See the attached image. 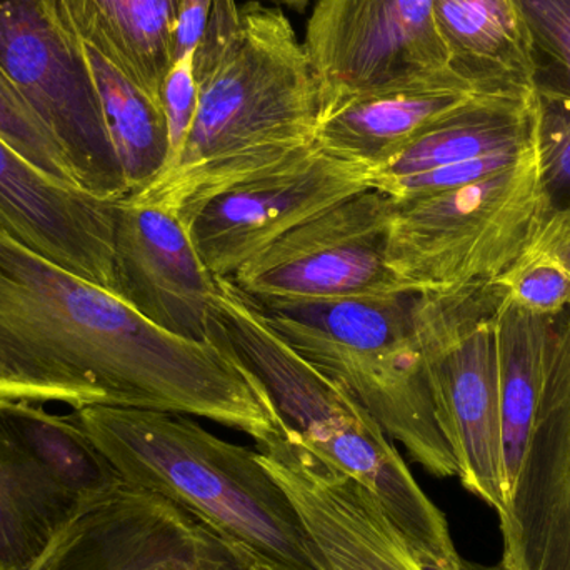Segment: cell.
<instances>
[{
    "label": "cell",
    "instance_id": "obj_16",
    "mask_svg": "<svg viewBox=\"0 0 570 570\" xmlns=\"http://www.w3.org/2000/svg\"><path fill=\"white\" fill-rule=\"evenodd\" d=\"M59 183L0 139V230L117 295V204Z\"/></svg>",
    "mask_w": 570,
    "mask_h": 570
},
{
    "label": "cell",
    "instance_id": "obj_8",
    "mask_svg": "<svg viewBox=\"0 0 570 570\" xmlns=\"http://www.w3.org/2000/svg\"><path fill=\"white\" fill-rule=\"evenodd\" d=\"M0 72L59 144L77 186L127 199L86 43L63 0H0Z\"/></svg>",
    "mask_w": 570,
    "mask_h": 570
},
{
    "label": "cell",
    "instance_id": "obj_34",
    "mask_svg": "<svg viewBox=\"0 0 570 570\" xmlns=\"http://www.w3.org/2000/svg\"><path fill=\"white\" fill-rule=\"evenodd\" d=\"M412 556L421 570H479L465 562L459 554L451 556V558H439V556L428 554V552H412Z\"/></svg>",
    "mask_w": 570,
    "mask_h": 570
},
{
    "label": "cell",
    "instance_id": "obj_17",
    "mask_svg": "<svg viewBox=\"0 0 570 570\" xmlns=\"http://www.w3.org/2000/svg\"><path fill=\"white\" fill-rule=\"evenodd\" d=\"M452 76L474 96L535 97L528 33L514 0H434Z\"/></svg>",
    "mask_w": 570,
    "mask_h": 570
},
{
    "label": "cell",
    "instance_id": "obj_23",
    "mask_svg": "<svg viewBox=\"0 0 570 570\" xmlns=\"http://www.w3.org/2000/svg\"><path fill=\"white\" fill-rule=\"evenodd\" d=\"M3 422L27 454L79 504L96 501L124 484L73 415H57L46 405L0 402Z\"/></svg>",
    "mask_w": 570,
    "mask_h": 570
},
{
    "label": "cell",
    "instance_id": "obj_10",
    "mask_svg": "<svg viewBox=\"0 0 570 570\" xmlns=\"http://www.w3.org/2000/svg\"><path fill=\"white\" fill-rule=\"evenodd\" d=\"M394 199L355 194L247 261L229 283L253 302L387 297L404 288L387 264Z\"/></svg>",
    "mask_w": 570,
    "mask_h": 570
},
{
    "label": "cell",
    "instance_id": "obj_36",
    "mask_svg": "<svg viewBox=\"0 0 570 570\" xmlns=\"http://www.w3.org/2000/svg\"><path fill=\"white\" fill-rule=\"evenodd\" d=\"M246 570H274L269 568H264V566L249 564Z\"/></svg>",
    "mask_w": 570,
    "mask_h": 570
},
{
    "label": "cell",
    "instance_id": "obj_32",
    "mask_svg": "<svg viewBox=\"0 0 570 570\" xmlns=\"http://www.w3.org/2000/svg\"><path fill=\"white\" fill-rule=\"evenodd\" d=\"M528 250L552 257L570 274V210L542 217Z\"/></svg>",
    "mask_w": 570,
    "mask_h": 570
},
{
    "label": "cell",
    "instance_id": "obj_24",
    "mask_svg": "<svg viewBox=\"0 0 570 570\" xmlns=\"http://www.w3.org/2000/svg\"><path fill=\"white\" fill-rule=\"evenodd\" d=\"M86 43L87 59L102 106L114 153L122 169L127 197L142 193L167 164L166 117L156 97Z\"/></svg>",
    "mask_w": 570,
    "mask_h": 570
},
{
    "label": "cell",
    "instance_id": "obj_4",
    "mask_svg": "<svg viewBox=\"0 0 570 570\" xmlns=\"http://www.w3.org/2000/svg\"><path fill=\"white\" fill-rule=\"evenodd\" d=\"M217 283L214 318L220 332L305 445L367 489L412 552L439 558L458 554L445 515L422 491L394 441L364 405L345 385L301 357L229 281Z\"/></svg>",
    "mask_w": 570,
    "mask_h": 570
},
{
    "label": "cell",
    "instance_id": "obj_28",
    "mask_svg": "<svg viewBox=\"0 0 570 570\" xmlns=\"http://www.w3.org/2000/svg\"><path fill=\"white\" fill-rule=\"evenodd\" d=\"M495 283L504 285L509 297L532 314L559 315L570 308V274L546 254L525 250Z\"/></svg>",
    "mask_w": 570,
    "mask_h": 570
},
{
    "label": "cell",
    "instance_id": "obj_1",
    "mask_svg": "<svg viewBox=\"0 0 570 570\" xmlns=\"http://www.w3.org/2000/svg\"><path fill=\"white\" fill-rule=\"evenodd\" d=\"M0 402L207 419L263 442L283 415L213 317L197 342L0 230Z\"/></svg>",
    "mask_w": 570,
    "mask_h": 570
},
{
    "label": "cell",
    "instance_id": "obj_6",
    "mask_svg": "<svg viewBox=\"0 0 570 570\" xmlns=\"http://www.w3.org/2000/svg\"><path fill=\"white\" fill-rule=\"evenodd\" d=\"M544 217L535 153L479 183L395 200L387 264L404 291L495 283L531 246Z\"/></svg>",
    "mask_w": 570,
    "mask_h": 570
},
{
    "label": "cell",
    "instance_id": "obj_5",
    "mask_svg": "<svg viewBox=\"0 0 570 570\" xmlns=\"http://www.w3.org/2000/svg\"><path fill=\"white\" fill-rule=\"evenodd\" d=\"M417 292L321 302H253L267 324L318 371L341 382L435 478L458 475L439 428L415 328Z\"/></svg>",
    "mask_w": 570,
    "mask_h": 570
},
{
    "label": "cell",
    "instance_id": "obj_2",
    "mask_svg": "<svg viewBox=\"0 0 570 570\" xmlns=\"http://www.w3.org/2000/svg\"><path fill=\"white\" fill-rule=\"evenodd\" d=\"M318 90L304 43L277 7L250 0L223 62L199 82L179 156L136 196L189 223L207 200L315 146Z\"/></svg>",
    "mask_w": 570,
    "mask_h": 570
},
{
    "label": "cell",
    "instance_id": "obj_9",
    "mask_svg": "<svg viewBox=\"0 0 570 570\" xmlns=\"http://www.w3.org/2000/svg\"><path fill=\"white\" fill-rule=\"evenodd\" d=\"M302 43L321 120L372 94L438 82L464 87L449 70L434 0H317Z\"/></svg>",
    "mask_w": 570,
    "mask_h": 570
},
{
    "label": "cell",
    "instance_id": "obj_31",
    "mask_svg": "<svg viewBox=\"0 0 570 570\" xmlns=\"http://www.w3.org/2000/svg\"><path fill=\"white\" fill-rule=\"evenodd\" d=\"M240 30V7L236 0H214L199 46L194 50V72L203 82L223 62Z\"/></svg>",
    "mask_w": 570,
    "mask_h": 570
},
{
    "label": "cell",
    "instance_id": "obj_29",
    "mask_svg": "<svg viewBox=\"0 0 570 570\" xmlns=\"http://www.w3.org/2000/svg\"><path fill=\"white\" fill-rule=\"evenodd\" d=\"M532 147H534V144L525 147V149L489 154V156L465 160V163L438 167V169L428 170V173L392 180V183L384 184L377 189L389 194L395 200L415 199V197L432 196V194L458 189V187L479 183V180L485 179L492 174L501 173V170L514 166L531 153Z\"/></svg>",
    "mask_w": 570,
    "mask_h": 570
},
{
    "label": "cell",
    "instance_id": "obj_3",
    "mask_svg": "<svg viewBox=\"0 0 570 570\" xmlns=\"http://www.w3.org/2000/svg\"><path fill=\"white\" fill-rule=\"evenodd\" d=\"M72 415L126 484L193 515L247 566L318 570L301 519L259 452L173 412L96 405Z\"/></svg>",
    "mask_w": 570,
    "mask_h": 570
},
{
    "label": "cell",
    "instance_id": "obj_35",
    "mask_svg": "<svg viewBox=\"0 0 570 570\" xmlns=\"http://www.w3.org/2000/svg\"><path fill=\"white\" fill-rule=\"evenodd\" d=\"M256 2H261V0H256ZM269 2L288 7V9L295 10L298 13H304L307 7L311 6V0H269Z\"/></svg>",
    "mask_w": 570,
    "mask_h": 570
},
{
    "label": "cell",
    "instance_id": "obj_18",
    "mask_svg": "<svg viewBox=\"0 0 570 570\" xmlns=\"http://www.w3.org/2000/svg\"><path fill=\"white\" fill-rule=\"evenodd\" d=\"M471 97L474 94L452 82L372 94L322 119L315 144L332 156L377 170Z\"/></svg>",
    "mask_w": 570,
    "mask_h": 570
},
{
    "label": "cell",
    "instance_id": "obj_30",
    "mask_svg": "<svg viewBox=\"0 0 570 570\" xmlns=\"http://www.w3.org/2000/svg\"><path fill=\"white\" fill-rule=\"evenodd\" d=\"M199 106V82L194 72V52L174 62L160 89V107L166 117L169 157L166 167L179 156L189 137ZM164 167V169H166Z\"/></svg>",
    "mask_w": 570,
    "mask_h": 570
},
{
    "label": "cell",
    "instance_id": "obj_15",
    "mask_svg": "<svg viewBox=\"0 0 570 570\" xmlns=\"http://www.w3.org/2000/svg\"><path fill=\"white\" fill-rule=\"evenodd\" d=\"M114 271L117 295L144 317L189 341L213 337L219 283L179 216L157 204L120 200Z\"/></svg>",
    "mask_w": 570,
    "mask_h": 570
},
{
    "label": "cell",
    "instance_id": "obj_14",
    "mask_svg": "<svg viewBox=\"0 0 570 570\" xmlns=\"http://www.w3.org/2000/svg\"><path fill=\"white\" fill-rule=\"evenodd\" d=\"M256 445L294 505L318 570H421L377 499L318 459L287 422Z\"/></svg>",
    "mask_w": 570,
    "mask_h": 570
},
{
    "label": "cell",
    "instance_id": "obj_7",
    "mask_svg": "<svg viewBox=\"0 0 570 570\" xmlns=\"http://www.w3.org/2000/svg\"><path fill=\"white\" fill-rule=\"evenodd\" d=\"M499 283L417 292L415 328L439 428L458 462V478L499 512L508 499L499 411L494 315Z\"/></svg>",
    "mask_w": 570,
    "mask_h": 570
},
{
    "label": "cell",
    "instance_id": "obj_12",
    "mask_svg": "<svg viewBox=\"0 0 570 570\" xmlns=\"http://www.w3.org/2000/svg\"><path fill=\"white\" fill-rule=\"evenodd\" d=\"M246 569V562L193 515L124 482L80 504L29 570Z\"/></svg>",
    "mask_w": 570,
    "mask_h": 570
},
{
    "label": "cell",
    "instance_id": "obj_20",
    "mask_svg": "<svg viewBox=\"0 0 570 570\" xmlns=\"http://www.w3.org/2000/svg\"><path fill=\"white\" fill-rule=\"evenodd\" d=\"M83 42L160 102L183 0H63Z\"/></svg>",
    "mask_w": 570,
    "mask_h": 570
},
{
    "label": "cell",
    "instance_id": "obj_13",
    "mask_svg": "<svg viewBox=\"0 0 570 570\" xmlns=\"http://www.w3.org/2000/svg\"><path fill=\"white\" fill-rule=\"evenodd\" d=\"M499 521L502 569L570 570V308L556 315L534 424Z\"/></svg>",
    "mask_w": 570,
    "mask_h": 570
},
{
    "label": "cell",
    "instance_id": "obj_21",
    "mask_svg": "<svg viewBox=\"0 0 570 570\" xmlns=\"http://www.w3.org/2000/svg\"><path fill=\"white\" fill-rule=\"evenodd\" d=\"M556 315L522 308L505 292L494 315L499 411L508 495L518 475L544 384Z\"/></svg>",
    "mask_w": 570,
    "mask_h": 570
},
{
    "label": "cell",
    "instance_id": "obj_26",
    "mask_svg": "<svg viewBox=\"0 0 570 570\" xmlns=\"http://www.w3.org/2000/svg\"><path fill=\"white\" fill-rule=\"evenodd\" d=\"M534 153L544 216L570 210V99L535 96Z\"/></svg>",
    "mask_w": 570,
    "mask_h": 570
},
{
    "label": "cell",
    "instance_id": "obj_22",
    "mask_svg": "<svg viewBox=\"0 0 570 570\" xmlns=\"http://www.w3.org/2000/svg\"><path fill=\"white\" fill-rule=\"evenodd\" d=\"M80 508L0 421V570H29Z\"/></svg>",
    "mask_w": 570,
    "mask_h": 570
},
{
    "label": "cell",
    "instance_id": "obj_11",
    "mask_svg": "<svg viewBox=\"0 0 570 570\" xmlns=\"http://www.w3.org/2000/svg\"><path fill=\"white\" fill-rule=\"evenodd\" d=\"M375 170L332 156L315 144L263 176L207 200L186 224L194 246L217 279L312 217L374 187Z\"/></svg>",
    "mask_w": 570,
    "mask_h": 570
},
{
    "label": "cell",
    "instance_id": "obj_25",
    "mask_svg": "<svg viewBox=\"0 0 570 570\" xmlns=\"http://www.w3.org/2000/svg\"><path fill=\"white\" fill-rule=\"evenodd\" d=\"M528 33L535 96L570 99V0H514Z\"/></svg>",
    "mask_w": 570,
    "mask_h": 570
},
{
    "label": "cell",
    "instance_id": "obj_27",
    "mask_svg": "<svg viewBox=\"0 0 570 570\" xmlns=\"http://www.w3.org/2000/svg\"><path fill=\"white\" fill-rule=\"evenodd\" d=\"M0 139L37 169L59 183L77 186L66 154L42 126L16 87L0 72Z\"/></svg>",
    "mask_w": 570,
    "mask_h": 570
},
{
    "label": "cell",
    "instance_id": "obj_33",
    "mask_svg": "<svg viewBox=\"0 0 570 570\" xmlns=\"http://www.w3.org/2000/svg\"><path fill=\"white\" fill-rule=\"evenodd\" d=\"M213 6L214 0H183L176 32V60L197 49Z\"/></svg>",
    "mask_w": 570,
    "mask_h": 570
},
{
    "label": "cell",
    "instance_id": "obj_19",
    "mask_svg": "<svg viewBox=\"0 0 570 570\" xmlns=\"http://www.w3.org/2000/svg\"><path fill=\"white\" fill-rule=\"evenodd\" d=\"M534 99L474 96L375 170L374 187L534 144Z\"/></svg>",
    "mask_w": 570,
    "mask_h": 570
}]
</instances>
